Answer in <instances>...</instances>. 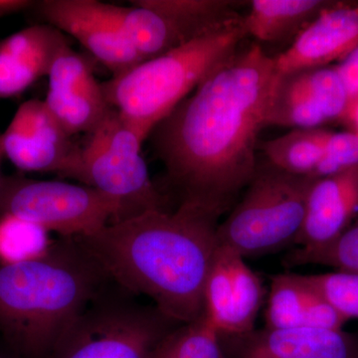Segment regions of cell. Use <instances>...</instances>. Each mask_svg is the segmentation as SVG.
Here are the masks:
<instances>
[{
	"label": "cell",
	"instance_id": "cell-1",
	"mask_svg": "<svg viewBox=\"0 0 358 358\" xmlns=\"http://www.w3.org/2000/svg\"><path fill=\"white\" fill-rule=\"evenodd\" d=\"M275 78L274 57L253 44L212 73L152 131L178 206L220 219L257 171L256 147Z\"/></svg>",
	"mask_w": 358,
	"mask_h": 358
},
{
	"label": "cell",
	"instance_id": "cell-2",
	"mask_svg": "<svg viewBox=\"0 0 358 358\" xmlns=\"http://www.w3.org/2000/svg\"><path fill=\"white\" fill-rule=\"evenodd\" d=\"M219 219L187 206L157 209L78 239L110 281L145 296L179 324L203 313V291L218 247Z\"/></svg>",
	"mask_w": 358,
	"mask_h": 358
},
{
	"label": "cell",
	"instance_id": "cell-3",
	"mask_svg": "<svg viewBox=\"0 0 358 358\" xmlns=\"http://www.w3.org/2000/svg\"><path fill=\"white\" fill-rule=\"evenodd\" d=\"M112 282L78 238L0 266V336L20 358H48L68 327Z\"/></svg>",
	"mask_w": 358,
	"mask_h": 358
},
{
	"label": "cell",
	"instance_id": "cell-4",
	"mask_svg": "<svg viewBox=\"0 0 358 358\" xmlns=\"http://www.w3.org/2000/svg\"><path fill=\"white\" fill-rule=\"evenodd\" d=\"M243 17L103 82L106 98L143 141L212 73L239 51Z\"/></svg>",
	"mask_w": 358,
	"mask_h": 358
},
{
	"label": "cell",
	"instance_id": "cell-5",
	"mask_svg": "<svg viewBox=\"0 0 358 358\" xmlns=\"http://www.w3.org/2000/svg\"><path fill=\"white\" fill-rule=\"evenodd\" d=\"M313 179L271 164L257 167L243 194L219 223L218 244L235 250L246 260L296 245Z\"/></svg>",
	"mask_w": 358,
	"mask_h": 358
},
{
	"label": "cell",
	"instance_id": "cell-6",
	"mask_svg": "<svg viewBox=\"0 0 358 358\" xmlns=\"http://www.w3.org/2000/svg\"><path fill=\"white\" fill-rule=\"evenodd\" d=\"M110 282L63 334L48 358H154L178 322Z\"/></svg>",
	"mask_w": 358,
	"mask_h": 358
},
{
	"label": "cell",
	"instance_id": "cell-7",
	"mask_svg": "<svg viewBox=\"0 0 358 358\" xmlns=\"http://www.w3.org/2000/svg\"><path fill=\"white\" fill-rule=\"evenodd\" d=\"M87 136L64 178L77 179L117 202L122 209L121 221L166 209L164 195L150 179L141 157L145 141L114 108Z\"/></svg>",
	"mask_w": 358,
	"mask_h": 358
},
{
	"label": "cell",
	"instance_id": "cell-8",
	"mask_svg": "<svg viewBox=\"0 0 358 358\" xmlns=\"http://www.w3.org/2000/svg\"><path fill=\"white\" fill-rule=\"evenodd\" d=\"M10 214L61 238L89 236L122 220L114 200L94 188L10 176L0 185V215Z\"/></svg>",
	"mask_w": 358,
	"mask_h": 358
},
{
	"label": "cell",
	"instance_id": "cell-9",
	"mask_svg": "<svg viewBox=\"0 0 358 358\" xmlns=\"http://www.w3.org/2000/svg\"><path fill=\"white\" fill-rule=\"evenodd\" d=\"M350 100L336 66L275 73L265 127L317 129L345 120Z\"/></svg>",
	"mask_w": 358,
	"mask_h": 358
},
{
	"label": "cell",
	"instance_id": "cell-10",
	"mask_svg": "<svg viewBox=\"0 0 358 358\" xmlns=\"http://www.w3.org/2000/svg\"><path fill=\"white\" fill-rule=\"evenodd\" d=\"M265 298L262 280L235 250L219 245L203 291V315L220 336L254 331Z\"/></svg>",
	"mask_w": 358,
	"mask_h": 358
},
{
	"label": "cell",
	"instance_id": "cell-11",
	"mask_svg": "<svg viewBox=\"0 0 358 358\" xmlns=\"http://www.w3.org/2000/svg\"><path fill=\"white\" fill-rule=\"evenodd\" d=\"M33 6L46 24L79 41L113 77L143 62L120 29L113 4L96 0H42L33 2Z\"/></svg>",
	"mask_w": 358,
	"mask_h": 358
},
{
	"label": "cell",
	"instance_id": "cell-12",
	"mask_svg": "<svg viewBox=\"0 0 358 358\" xmlns=\"http://www.w3.org/2000/svg\"><path fill=\"white\" fill-rule=\"evenodd\" d=\"M55 119L44 100L24 102L0 134L2 152L20 169L30 173L63 176L78 145Z\"/></svg>",
	"mask_w": 358,
	"mask_h": 358
},
{
	"label": "cell",
	"instance_id": "cell-13",
	"mask_svg": "<svg viewBox=\"0 0 358 358\" xmlns=\"http://www.w3.org/2000/svg\"><path fill=\"white\" fill-rule=\"evenodd\" d=\"M47 77L44 102L71 136L91 133L113 110L88 59L71 46L55 59Z\"/></svg>",
	"mask_w": 358,
	"mask_h": 358
},
{
	"label": "cell",
	"instance_id": "cell-14",
	"mask_svg": "<svg viewBox=\"0 0 358 358\" xmlns=\"http://www.w3.org/2000/svg\"><path fill=\"white\" fill-rule=\"evenodd\" d=\"M220 341L226 358H358V338L345 329L265 327Z\"/></svg>",
	"mask_w": 358,
	"mask_h": 358
},
{
	"label": "cell",
	"instance_id": "cell-15",
	"mask_svg": "<svg viewBox=\"0 0 358 358\" xmlns=\"http://www.w3.org/2000/svg\"><path fill=\"white\" fill-rule=\"evenodd\" d=\"M358 47V6L334 2L312 21L294 43L274 57L275 73L327 67Z\"/></svg>",
	"mask_w": 358,
	"mask_h": 358
},
{
	"label": "cell",
	"instance_id": "cell-16",
	"mask_svg": "<svg viewBox=\"0 0 358 358\" xmlns=\"http://www.w3.org/2000/svg\"><path fill=\"white\" fill-rule=\"evenodd\" d=\"M358 216V166L313 178L306 200L298 248L315 250L341 236Z\"/></svg>",
	"mask_w": 358,
	"mask_h": 358
},
{
	"label": "cell",
	"instance_id": "cell-17",
	"mask_svg": "<svg viewBox=\"0 0 358 358\" xmlns=\"http://www.w3.org/2000/svg\"><path fill=\"white\" fill-rule=\"evenodd\" d=\"M70 46L64 33L53 26L36 24L0 42V99L20 95L48 76L55 59Z\"/></svg>",
	"mask_w": 358,
	"mask_h": 358
},
{
	"label": "cell",
	"instance_id": "cell-18",
	"mask_svg": "<svg viewBox=\"0 0 358 358\" xmlns=\"http://www.w3.org/2000/svg\"><path fill=\"white\" fill-rule=\"evenodd\" d=\"M265 319L267 329H343L348 322L307 275L288 273L271 280Z\"/></svg>",
	"mask_w": 358,
	"mask_h": 358
},
{
	"label": "cell",
	"instance_id": "cell-19",
	"mask_svg": "<svg viewBox=\"0 0 358 358\" xmlns=\"http://www.w3.org/2000/svg\"><path fill=\"white\" fill-rule=\"evenodd\" d=\"M243 17L247 35L262 42H278L299 34L333 1L253 0Z\"/></svg>",
	"mask_w": 358,
	"mask_h": 358
},
{
	"label": "cell",
	"instance_id": "cell-20",
	"mask_svg": "<svg viewBox=\"0 0 358 358\" xmlns=\"http://www.w3.org/2000/svg\"><path fill=\"white\" fill-rule=\"evenodd\" d=\"M133 6L113 4L114 17L141 61L164 55L188 42L173 21L148 7L131 1Z\"/></svg>",
	"mask_w": 358,
	"mask_h": 358
},
{
	"label": "cell",
	"instance_id": "cell-21",
	"mask_svg": "<svg viewBox=\"0 0 358 358\" xmlns=\"http://www.w3.org/2000/svg\"><path fill=\"white\" fill-rule=\"evenodd\" d=\"M331 131L322 128L294 129L265 141L262 150L271 166L285 173L312 178L324 157Z\"/></svg>",
	"mask_w": 358,
	"mask_h": 358
},
{
	"label": "cell",
	"instance_id": "cell-22",
	"mask_svg": "<svg viewBox=\"0 0 358 358\" xmlns=\"http://www.w3.org/2000/svg\"><path fill=\"white\" fill-rule=\"evenodd\" d=\"M178 26L187 41L241 17L227 0H138Z\"/></svg>",
	"mask_w": 358,
	"mask_h": 358
},
{
	"label": "cell",
	"instance_id": "cell-23",
	"mask_svg": "<svg viewBox=\"0 0 358 358\" xmlns=\"http://www.w3.org/2000/svg\"><path fill=\"white\" fill-rule=\"evenodd\" d=\"M50 233L36 224L10 214L0 215V266L27 262L50 248Z\"/></svg>",
	"mask_w": 358,
	"mask_h": 358
},
{
	"label": "cell",
	"instance_id": "cell-24",
	"mask_svg": "<svg viewBox=\"0 0 358 358\" xmlns=\"http://www.w3.org/2000/svg\"><path fill=\"white\" fill-rule=\"evenodd\" d=\"M154 358H226L220 334L203 313L194 322L171 331L155 350Z\"/></svg>",
	"mask_w": 358,
	"mask_h": 358
},
{
	"label": "cell",
	"instance_id": "cell-25",
	"mask_svg": "<svg viewBox=\"0 0 358 358\" xmlns=\"http://www.w3.org/2000/svg\"><path fill=\"white\" fill-rule=\"evenodd\" d=\"M286 263L289 267L322 265L358 274V216L331 243L315 250L296 249L287 257Z\"/></svg>",
	"mask_w": 358,
	"mask_h": 358
},
{
	"label": "cell",
	"instance_id": "cell-26",
	"mask_svg": "<svg viewBox=\"0 0 358 358\" xmlns=\"http://www.w3.org/2000/svg\"><path fill=\"white\" fill-rule=\"evenodd\" d=\"M307 275L343 319L358 320V274L331 271Z\"/></svg>",
	"mask_w": 358,
	"mask_h": 358
},
{
	"label": "cell",
	"instance_id": "cell-27",
	"mask_svg": "<svg viewBox=\"0 0 358 358\" xmlns=\"http://www.w3.org/2000/svg\"><path fill=\"white\" fill-rule=\"evenodd\" d=\"M358 166V134L355 131H331L324 157L312 178H324Z\"/></svg>",
	"mask_w": 358,
	"mask_h": 358
},
{
	"label": "cell",
	"instance_id": "cell-28",
	"mask_svg": "<svg viewBox=\"0 0 358 358\" xmlns=\"http://www.w3.org/2000/svg\"><path fill=\"white\" fill-rule=\"evenodd\" d=\"M350 96V103L358 99V47L336 66Z\"/></svg>",
	"mask_w": 358,
	"mask_h": 358
},
{
	"label": "cell",
	"instance_id": "cell-29",
	"mask_svg": "<svg viewBox=\"0 0 358 358\" xmlns=\"http://www.w3.org/2000/svg\"><path fill=\"white\" fill-rule=\"evenodd\" d=\"M32 4V1H27V0H0V18L7 14L18 13L29 8Z\"/></svg>",
	"mask_w": 358,
	"mask_h": 358
},
{
	"label": "cell",
	"instance_id": "cell-30",
	"mask_svg": "<svg viewBox=\"0 0 358 358\" xmlns=\"http://www.w3.org/2000/svg\"><path fill=\"white\" fill-rule=\"evenodd\" d=\"M345 120L352 124L355 128L353 131L358 134V99L350 103V110H348Z\"/></svg>",
	"mask_w": 358,
	"mask_h": 358
},
{
	"label": "cell",
	"instance_id": "cell-31",
	"mask_svg": "<svg viewBox=\"0 0 358 358\" xmlns=\"http://www.w3.org/2000/svg\"><path fill=\"white\" fill-rule=\"evenodd\" d=\"M2 155H3V152H2L1 145H0V160H1ZM1 180H2V178H1V176H0V185H1Z\"/></svg>",
	"mask_w": 358,
	"mask_h": 358
},
{
	"label": "cell",
	"instance_id": "cell-32",
	"mask_svg": "<svg viewBox=\"0 0 358 358\" xmlns=\"http://www.w3.org/2000/svg\"><path fill=\"white\" fill-rule=\"evenodd\" d=\"M0 358H20V357H15V355H13V357H6V355H0Z\"/></svg>",
	"mask_w": 358,
	"mask_h": 358
}]
</instances>
